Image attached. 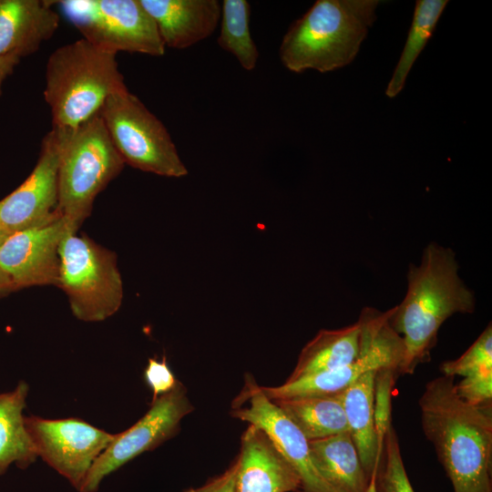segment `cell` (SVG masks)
<instances>
[{"label":"cell","instance_id":"1","mask_svg":"<svg viewBox=\"0 0 492 492\" xmlns=\"http://www.w3.org/2000/svg\"><path fill=\"white\" fill-rule=\"evenodd\" d=\"M418 403L423 432L454 492H492L491 405L466 403L446 375L428 382Z\"/></svg>","mask_w":492,"mask_h":492},{"label":"cell","instance_id":"2","mask_svg":"<svg viewBox=\"0 0 492 492\" xmlns=\"http://www.w3.org/2000/svg\"><path fill=\"white\" fill-rule=\"evenodd\" d=\"M475 306L473 292L458 275L454 251L429 243L420 263L409 266L404 300L390 309V325L402 334L404 346L398 374H413L429 360L445 321L455 313H472Z\"/></svg>","mask_w":492,"mask_h":492},{"label":"cell","instance_id":"3","mask_svg":"<svg viewBox=\"0 0 492 492\" xmlns=\"http://www.w3.org/2000/svg\"><path fill=\"white\" fill-rule=\"evenodd\" d=\"M378 0H318L284 35L279 49L282 65L302 73L343 67L354 59L376 20Z\"/></svg>","mask_w":492,"mask_h":492},{"label":"cell","instance_id":"4","mask_svg":"<svg viewBox=\"0 0 492 492\" xmlns=\"http://www.w3.org/2000/svg\"><path fill=\"white\" fill-rule=\"evenodd\" d=\"M116 56L84 38L49 56L44 97L53 127L79 126L97 114L109 96L127 88Z\"/></svg>","mask_w":492,"mask_h":492},{"label":"cell","instance_id":"5","mask_svg":"<svg viewBox=\"0 0 492 492\" xmlns=\"http://www.w3.org/2000/svg\"><path fill=\"white\" fill-rule=\"evenodd\" d=\"M59 130L58 210L67 231L77 233L91 214L96 197L119 175L125 162L99 113L74 128Z\"/></svg>","mask_w":492,"mask_h":492},{"label":"cell","instance_id":"6","mask_svg":"<svg viewBox=\"0 0 492 492\" xmlns=\"http://www.w3.org/2000/svg\"><path fill=\"white\" fill-rule=\"evenodd\" d=\"M58 252V287L67 294L74 316L84 322H101L114 315L123 300L115 252L68 231Z\"/></svg>","mask_w":492,"mask_h":492},{"label":"cell","instance_id":"7","mask_svg":"<svg viewBox=\"0 0 492 492\" xmlns=\"http://www.w3.org/2000/svg\"><path fill=\"white\" fill-rule=\"evenodd\" d=\"M98 113L125 164L163 177L188 174L165 126L128 88L109 96Z\"/></svg>","mask_w":492,"mask_h":492},{"label":"cell","instance_id":"8","mask_svg":"<svg viewBox=\"0 0 492 492\" xmlns=\"http://www.w3.org/2000/svg\"><path fill=\"white\" fill-rule=\"evenodd\" d=\"M390 311L364 308L358 319L361 348L358 358L345 366L315 373L278 386L260 385L271 401L302 396L334 395L343 392L368 371L398 367L403 341L389 323Z\"/></svg>","mask_w":492,"mask_h":492},{"label":"cell","instance_id":"9","mask_svg":"<svg viewBox=\"0 0 492 492\" xmlns=\"http://www.w3.org/2000/svg\"><path fill=\"white\" fill-rule=\"evenodd\" d=\"M64 15L83 38L103 50L160 56L165 46L139 0H62Z\"/></svg>","mask_w":492,"mask_h":492},{"label":"cell","instance_id":"10","mask_svg":"<svg viewBox=\"0 0 492 492\" xmlns=\"http://www.w3.org/2000/svg\"><path fill=\"white\" fill-rule=\"evenodd\" d=\"M194 409L179 381L169 393L151 402L149 411L127 430L116 434L112 443L90 467L79 492H96L102 480L140 454L171 438L180 421Z\"/></svg>","mask_w":492,"mask_h":492},{"label":"cell","instance_id":"11","mask_svg":"<svg viewBox=\"0 0 492 492\" xmlns=\"http://www.w3.org/2000/svg\"><path fill=\"white\" fill-rule=\"evenodd\" d=\"M25 425L37 456L78 491L93 463L116 436L78 418L29 415Z\"/></svg>","mask_w":492,"mask_h":492},{"label":"cell","instance_id":"12","mask_svg":"<svg viewBox=\"0 0 492 492\" xmlns=\"http://www.w3.org/2000/svg\"><path fill=\"white\" fill-rule=\"evenodd\" d=\"M60 130L53 127L43 138L37 162L25 181L0 200V230L12 234L47 223L58 210Z\"/></svg>","mask_w":492,"mask_h":492},{"label":"cell","instance_id":"13","mask_svg":"<svg viewBox=\"0 0 492 492\" xmlns=\"http://www.w3.org/2000/svg\"><path fill=\"white\" fill-rule=\"evenodd\" d=\"M231 415L264 430L296 470L302 492H336L324 479L301 431L260 389L252 376L233 401Z\"/></svg>","mask_w":492,"mask_h":492},{"label":"cell","instance_id":"14","mask_svg":"<svg viewBox=\"0 0 492 492\" xmlns=\"http://www.w3.org/2000/svg\"><path fill=\"white\" fill-rule=\"evenodd\" d=\"M67 231L62 216L10 234L0 247V269L15 291L42 285L58 286L59 245Z\"/></svg>","mask_w":492,"mask_h":492},{"label":"cell","instance_id":"15","mask_svg":"<svg viewBox=\"0 0 492 492\" xmlns=\"http://www.w3.org/2000/svg\"><path fill=\"white\" fill-rule=\"evenodd\" d=\"M235 492H295L300 477L278 446L257 425H251L241 438Z\"/></svg>","mask_w":492,"mask_h":492},{"label":"cell","instance_id":"16","mask_svg":"<svg viewBox=\"0 0 492 492\" xmlns=\"http://www.w3.org/2000/svg\"><path fill=\"white\" fill-rule=\"evenodd\" d=\"M54 1L0 0V57H22L36 53L59 26Z\"/></svg>","mask_w":492,"mask_h":492},{"label":"cell","instance_id":"17","mask_svg":"<svg viewBox=\"0 0 492 492\" xmlns=\"http://www.w3.org/2000/svg\"><path fill=\"white\" fill-rule=\"evenodd\" d=\"M165 47L184 49L213 34L220 20L217 0H139Z\"/></svg>","mask_w":492,"mask_h":492},{"label":"cell","instance_id":"18","mask_svg":"<svg viewBox=\"0 0 492 492\" xmlns=\"http://www.w3.org/2000/svg\"><path fill=\"white\" fill-rule=\"evenodd\" d=\"M377 371L366 372L341 392L348 431L369 477L379 464L382 454L374 423V378Z\"/></svg>","mask_w":492,"mask_h":492},{"label":"cell","instance_id":"19","mask_svg":"<svg viewBox=\"0 0 492 492\" xmlns=\"http://www.w3.org/2000/svg\"><path fill=\"white\" fill-rule=\"evenodd\" d=\"M308 443L314 464L336 492L366 491L370 477L349 432Z\"/></svg>","mask_w":492,"mask_h":492},{"label":"cell","instance_id":"20","mask_svg":"<svg viewBox=\"0 0 492 492\" xmlns=\"http://www.w3.org/2000/svg\"><path fill=\"white\" fill-rule=\"evenodd\" d=\"M358 322L335 330L323 329L302 348L286 382L354 363L360 354Z\"/></svg>","mask_w":492,"mask_h":492},{"label":"cell","instance_id":"21","mask_svg":"<svg viewBox=\"0 0 492 492\" xmlns=\"http://www.w3.org/2000/svg\"><path fill=\"white\" fill-rule=\"evenodd\" d=\"M28 391L27 383L20 381L13 391L0 394V476L12 464L25 469L38 457L23 415Z\"/></svg>","mask_w":492,"mask_h":492},{"label":"cell","instance_id":"22","mask_svg":"<svg viewBox=\"0 0 492 492\" xmlns=\"http://www.w3.org/2000/svg\"><path fill=\"white\" fill-rule=\"evenodd\" d=\"M272 402L308 441L349 432L341 393Z\"/></svg>","mask_w":492,"mask_h":492},{"label":"cell","instance_id":"23","mask_svg":"<svg viewBox=\"0 0 492 492\" xmlns=\"http://www.w3.org/2000/svg\"><path fill=\"white\" fill-rule=\"evenodd\" d=\"M447 0H417L407 38L388 83L385 95L396 97L404 88L406 77L416 58L432 36Z\"/></svg>","mask_w":492,"mask_h":492},{"label":"cell","instance_id":"24","mask_svg":"<svg viewBox=\"0 0 492 492\" xmlns=\"http://www.w3.org/2000/svg\"><path fill=\"white\" fill-rule=\"evenodd\" d=\"M251 5L246 0H224L221 4L218 45L233 55L248 71L256 67L259 51L250 31Z\"/></svg>","mask_w":492,"mask_h":492},{"label":"cell","instance_id":"25","mask_svg":"<svg viewBox=\"0 0 492 492\" xmlns=\"http://www.w3.org/2000/svg\"><path fill=\"white\" fill-rule=\"evenodd\" d=\"M377 492H415L407 477L399 442L391 425L384 438L376 474Z\"/></svg>","mask_w":492,"mask_h":492},{"label":"cell","instance_id":"26","mask_svg":"<svg viewBox=\"0 0 492 492\" xmlns=\"http://www.w3.org/2000/svg\"><path fill=\"white\" fill-rule=\"evenodd\" d=\"M488 369H492L491 323L460 357L446 361L440 365L443 374L451 377H465Z\"/></svg>","mask_w":492,"mask_h":492},{"label":"cell","instance_id":"27","mask_svg":"<svg viewBox=\"0 0 492 492\" xmlns=\"http://www.w3.org/2000/svg\"><path fill=\"white\" fill-rule=\"evenodd\" d=\"M395 368H382L374 378V423L378 444L383 448L384 435L391 424V395L395 384Z\"/></svg>","mask_w":492,"mask_h":492},{"label":"cell","instance_id":"28","mask_svg":"<svg viewBox=\"0 0 492 492\" xmlns=\"http://www.w3.org/2000/svg\"><path fill=\"white\" fill-rule=\"evenodd\" d=\"M456 391L460 398L470 405H491L492 369L465 376L456 384Z\"/></svg>","mask_w":492,"mask_h":492},{"label":"cell","instance_id":"29","mask_svg":"<svg viewBox=\"0 0 492 492\" xmlns=\"http://www.w3.org/2000/svg\"><path fill=\"white\" fill-rule=\"evenodd\" d=\"M144 380L151 389V402L170 392L179 382L169 368L166 356L161 360L149 358L144 370Z\"/></svg>","mask_w":492,"mask_h":492},{"label":"cell","instance_id":"30","mask_svg":"<svg viewBox=\"0 0 492 492\" xmlns=\"http://www.w3.org/2000/svg\"><path fill=\"white\" fill-rule=\"evenodd\" d=\"M237 460L220 476L197 488H190L184 492H235Z\"/></svg>","mask_w":492,"mask_h":492},{"label":"cell","instance_id":"31","mask_svg":"<svg viewBox=\"0 0 492 492\" xmlns=\"http://www.w3.org/2000/svg\"><path fill=\"white\" fill-rule=\"evenodd\" d=\"M20 59L14 57H0V96L5 79L13 73Z\"/></svg>","mask_w":492,"mask_h":492},{"label":"cell","instance_id":"32","mask_svg":"<svg viewBox=\"0 0 492 492\" xmlns=\"http://www.w3.org/2000/svg\"><path fill=\"white\" fill-rule=\"evenodd\" d=\"M15 291L10 278L0 269V296Z\"/></svg>","mask_w":492,"mask_h":492},{"label":"cell","instance_id":"33","mask_svg":"<svg viewBox=\"0 0 492 492\" xmlns=\"http://www.w3.org/2000/svg\"><path fill=\"white\" fill-rule=\"evenodd\" d=\"M378 466H379V464L377 466H375L374 468L372 471L370 480H369V484H368V487H367V489H366L365 492H377V490H376V474H377Z\"/></svg>","mask_w":492,"mask_h":492},{"label":"cell","instance_id":"34","mask_svg":"<svg viewBox=\"0 0 492 492\" xmlns=\"http://www.w3.org/2000/svg\"><path fill=\"white\" fill-rule=\"evenodd\" d=\"M10 234L0 230V247Z\"/></svg>","mask_w":492,"mask_h":492}]
</instances>
